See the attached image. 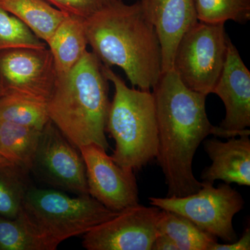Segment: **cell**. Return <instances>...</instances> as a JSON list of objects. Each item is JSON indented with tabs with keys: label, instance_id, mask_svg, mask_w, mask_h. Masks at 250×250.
<instances>
[{
	"label": "cell",
	"instance_id": "1",
	"mask_svg": "<svg viewBox=\"0 0 250 250\" xmlns=\"http://www.w3.org/2000/svg\"><path fill=\"white\" fill-rule=\"evenodd\" d=\"M152 89L158 126L155 159L165 177L167 196L195 193L203 187L192 172L197 149L208 135L226 134L210 123L207 95L186 86L173 69L163 72Z\"/></svg>",
	"mask_w": 250,
	"mask_h": 250
},
{
	"label": "cell",
	"instance_id": "2",
	"mask_svg": "<svg viewBox=\"0 0 250 250\" xmlns=\"http://www.w3.org/2000/svg\"><path fill=\"white\" fill-rule=\"evenodd\" d=\"M83 24L88 45L103 65L119 67L141 90L155 86L162 73L160 41L139 1L112 5Z\"/></svg>",
	"mask_w": 250,
	"mask_h": 250
},
{
	"label": "cell",
	"instance_id": "3",
	"mask_svg": "<svg viewBox=\"0 0 250 250\" xmlns=\"http://www.w3.org/2000/svg\"><path fill=\"white\" fill-rule=\"evenodd\" d=\"M110 105L101 62L87 51L65 76L57 79L47 108L50 121L79 149L96 144L107 151Z\"/></svg>",
	"mask_w": 250,
	"mask_h": 250
},
{
	"label": "cell",
	"instance_id": "4",
	"mask_svg": "<svg viewBox=\"0 0 250 250\" xmlns=\"http://www.w3.org/2000/svg\"><path fill=\"white\" fill-rule=\"evenodd\" d=\"M102 69L115 88L106 126L116 142L112 159L125 168L139 170L155 159L157 153L154 95L149 90L129 88L111 67L102 64Z\"/></svg>",
	"mask_w": 250,
	"mask_h": 250
},
{
	"label": "cell",
	"instance_id": "5",
	"mask_svg": "<svg viewBox=\"0 0 250 250\" xmlns=\"http://www.w3.org/2000/svg\"><path fill=\"white\" fill-rule=\"evenodd\" d=\"M118 213L90 195L70 196L56 189L31 186L18 216L42 250H54L62 242L85 234Z\"/></svg>",
	"mask_w": 250,
	"mask_h": 250
},
{
	"label": "cell",
	"instance_id": "6",
	"mask_svg": "<svg viewBox=\"0 0 250 250\" xmlns=\"http://www.w3.org/2000/svg\"><path fill=\"white\" fill-rule=\"evenodd\" d=\"M229 41L225 24L198 21L179 41L172 69L186 86L207 96L223 72Z\"/></svg>",
	"mask_w": 250,
	"mask_h": 250
},
{
	"label": "cell",
	"instance_id": "7",
	"mask_svg": "<svg viewBox=\"0 0 250 250\" xmlns=\"http://www.w3.org/2000/svg\"><path fill=\"white\" fill-rule=\"evenodd\" d=\"M150 205L182 215L202 231L228 243L237 239L233 226V217L243 210V196L229 184L218 187L203 182V187L184 197L149 198Z\"/></svg>",
	"mask_w": 250,
	"mask_h": 250
},
{
	"label": "cell",
	"instance_id": "8",
	"mask_svg": "<svg viewBox=\"0 0 250 250\" xmlns=\"http://www.w3.org/2000/svg\"><path fill=\"white\" fill-rule=\"evenodd\" d=\"M57 82L47 46L0 51V97L17 95L47 103Z\"/></svg>",
	"mask_w": 250,
	"mask_h": 250
},
{
	"label": "cell",
	"instance_id": "9",
	"mask_svg": "<svg viewBox=\"0 0 250 250\" xmlns=\"http://www.w3.org/2000/svg\"><path fill=\"white\" fill-rule=\"evenodd\" d=\"M30 172L57 190L75 195H89L80 149L50 121L41 131Z\"/></svg>",
	"mask_w": 250,
	"mask_h": 250
},
{
	"label": "cell",
	"instance_id": "10",
	"mask_svg": "<svg viewBox=\"0 0 250 250\" xmlns=\"http://www.w3.org/2000/svg\"><path fill=\"white\" fill-rule=\"evenodd\" d=\"M161 209L152 206H132L83 234L88 250H152L159 235Z\"/></svg>",
	"mask_w": 250,
	"mask_h": 250
},
{
	"label": "cell",
	"instance_id": "11",
	"mask_svg": "<svg viewBox=\"0 0 250 250\" xmlns=\"http://www.w3.org/2000/svg\"><path fill=\"white\" fill-rule=\"evenodd\" d=\"M80 150L85 163L90 196L115 212L139 204L134 170L118 165L98 145L82 146Z\"/></svg>",
	"mask_w": 250,
	"mask_h": 250
},
{
	"label": "cell",
	"instance_id": "12",
	"mask_svg": "<svg viewBox=\"0 0 250 250\" xmlns=\"http://www.w3.org/2000/svg\"><path fill=\"white\" fill-rule=\"evenodd\" d=\"M212 93L225 105V118L218 126L227 138L250 136L247 129L250 126V72L231 40L225 66Z\"/></svg>",
	"mask_w": 250,
	"mask_h": 250
},
{
	"label": "cell",
	"instance_id": "13",
	"mask_svg": "<svg viewBox=\"0 0 250 250\" xmlns=\"http://www.w3.org/2000/svg\"><path fill=\"white\" fill-rule=\"evenodd\" d=\"M147 21L155 28L162 51V72L172 70L181 38L198 22L194 0H139Z\"/></svg>",
	"mask_w": 250,
	"mask_h": 250
},
{
	"label": "cell",
	"instance_id": "14",
	"mask_svg": "<svg viewBox=\"0 0 250 250\" xmlns=\"http://www.w3.org/2000/svg\"><path fill=\"white\" fill-rule=\"evenodd\" d=\"M204 147L211 165L202 171V182L213 184L217 180L226 184L250 186V140L249 135L227 142L217 139L206 140Z\"/></svg>",
	"mask_w": 250,
	"mask_h": 250
},
{
	"label": "cell",
	"instance_id": "15",
	"mask_svg": "<svg viewBox=\"0 0 250 250\" xmlns=\"http://www.w3.org/2000/svg\"><path fill=\"white\" fill-rule=\"evenodd\" d=\"M84 20L66 15L46 41L52 54L57 79L65 76L87 52Z\"/></svg>",
	"mask_w": 250,
	"mask_h": 250
},
{
	"label": "cell",
	"instance_id": "16",
	"mask_svg": "<svg viewBox=\"0 0 250 250\" xmlns=\"http://www.w3.org/2000/svg\"><path fill=\"white\" fill-rule=\"evenodd\" d=\"M41 132L0 121V165L17 166L30 172Z\"/></svg>",
	"mask_w": 250,
	"mask_h": 250
},
{
	"label": "cell",
	"instance_id": "17",
	"mask_svg": "<svg viewBox=\"0 0 250 250\" xmlns=\"http://www.w3.org/2000/svg\"><path fill=\"white\" fill-rule=\"evenodd\" d=\"M0 6L45 42L66 16L45 0H0Z\"/></svg>",
	"mask_w": 250,
	"mask_h": 250
},
{
	"label": "cell",
	"instance_id": "18",
	"mask_svg": "<svg viewBox=\"0 0 250 250\" xmlns=\"http://www.w3.org/2000/svg\"><path fill=\"white\" fill-rule=\"evenodd\" d=\"M159 233L170 237L179 250H210L217 238L208 234L182 215L161 210L158 222Z\"/></svg>",
	"mask_w": 250,
	"mask_h": 250
},
{
	"label": "cell",
	"instance_id": "19",
	"mask_svg": "<svg viewBox=\"0 0 250 250\" xmlns=\"http://www.w3.org/2000/svg\"><path fill=\"white\" fill-rule=\"evenodd\" d=\"M0 121L42 131L50 121L47 103L17 95L0 97Z\"/></svg>",
	"mask_w": 250,
	"mask_h": 250
},
{
	"label": "cell",
	"instance_id": "20",
	"mask_svg": "<svg viewBox=\"0 0 250 250\" xmlns=\"http://www.w3.org/2000/svg\"><path fill=\"white\" fill-rule=\"evenodd\" d=\"M29 172L17 166L0 165V215L16 218L31 187Z\"/></svg>",
	"mask_w": 250,
	"mask_h": 250
},
{
	"label": "cell",
	"instance_id": "21",
	"mask_svg": "<svg viewBox=\"0 0 250 250\" xmlns=\"http://www.w3.org/2000/svg\"><path fill=\"white\" fill-rule=\"evenodd\" d=\"M199 22L246 24L250 20V0H194Z\"/></svg>",
	"mask_w": 250,
	"mask_h": 250
},
{
	"label": "cell",
	"instance_id": "22",
	"mask_svg": "<svg viewBox=\"0 0 250 250\" xmlns=\"http://www.w3.org/2000/svg\"><path fill=\"white\" fill-rule=\"evenodd\" d=\"M45 46V42L22 21L0 6V51L14 47Z\"/></svg>",
	"mask_w": 250,
	"mask_h": 250
},
{
	"label": "cell",
	"instance_id": "23",
	"mask_svg": "<svg viewBox=\"0 0 250 250\" xmlns=\"http://www.w3.org/2000/svg\"><path fill=\"white\" fill-rule=\"evenodd\" d=\"M0 250H42L22 220L0 215Z\"/></svg>",
	"mask_w": 250,
	"mask_h": 250
},
{
	"label": "cell",
	"instance_id": "24",
	"mask_svg": "<svg viewBox=\"0 0 250 250\" xmlns=\"http://www.w3.org/2000/svg\"><path fill=\"white\" fill-rule=\"evenodd\" d=\"M69 16L86 20L102 10L124 0H45Z\"/></svg>",
	"mask_w": 250,
	"mask_h": 250
},
{
	"label": "cell",
	"instance_id": "25",
	"mask_svg": "<svg viewBox=\"0 0 250 250\" xmlns=\"http://www.w3.org/2000/svg\"><path fill=\"white\" fill-rule=\"evenodd\" d=\"M250 250V229L247 228L239 239L226 243L220 244L218 242L214 243L210 250Z\"/></svg>",
	"mask_w": 250,
	"mask_h": 250
},
{
	"label": "cell",
	"instance_id": "26",
	"mask_svg": "<svg viewBox=\"0 0 250 250\" xmlns=\"http://www.w3.org/2000/svg\"><path fill=\"white\" fill-rule=\"evenodd\" d=\"M152 250H179V248L170 237L159 233L153 243Z\"/></svg>",
	"mask_w": 250,
	"mask_h": 250
}]
</instances>
